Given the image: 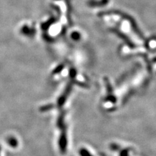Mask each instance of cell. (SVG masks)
Segmentation results:
<instances>
[{"label":"cell","instance_id":"6da1fadb","mask_svg":"<svg viewBox=\"0 0 156 156\" xmlns=\"http://www.w3.org/2000/svg\"><path fill=\"white\" fill-rule=\"evenodd\" d=\"M7 142L10 146H12V147H16L18 145L17 140L14 137H12V136H10V137L8 138Z\"/></svg>","mask_w":156,"mask_h":156},{"label":"cell","instance_id":"7a4b0ae2","mask_svg":"<svg viewBox=\"0 0 156 156\" xmlns=\"http://www.w3.org/2000/svg\"><path fill=\"white\" fill-rule=\"evenodd\" d=\"M131 149L129 148H126L124 149H120L119 150V155L120 156H130Z\"/></svg>","mask_w":156,"mask_h":156},{"label":"cell","instance_id":"3957f363","mask_svg":"<svg viewBox=\"0 0 156 156\" xmlns=\"http://www.w3.org/2000/svg\"><path fill=\"white\" fill-rule=\"evenodd\" d=\"M80 154L81 156H92L89 152L85 149V148H81L80 151Z\"/></svg>","mask_w":156,"mask_h":156},{"label":"cell","instance_id":"277c9868","mask_svg":"<svg viewBox=\"0 0 156 156\" xmlns=\"http://www.w3.org/2000/svg\"><path fill=\"white\" fill-rule=\"evenodd\" d=\"M110 148L112 150H114V151H118V150H120L121 148H120V146L117 144H115V143H113L111 144L110 145Z\"/></svg>","mask_w":156,"mask_h":156}]
</instances>
